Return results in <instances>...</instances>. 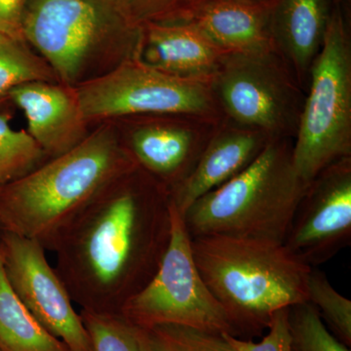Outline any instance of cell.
<instances>
[{
    "instance_id": "obj_1",
    "label": "cell",
    "mask_w": 351,
    "mask_h": 351,
    "mask_svg": "<svg viewBox=\"0 0 351 351\" xmlns=\"http://www.w3.org/2000/svg\"><path fill=\"white\" fill-rule=\"evenodd\" d=\"M124 182L57 239L71 278L89 297L113 295L119 309L156 274L170 239L169 191L140 167Z\"/></svg>"
},
{
    "instance_id": "obj_2",
    "label": "cell",
    "mask_w": 351,
    "mask_h": 351,
    "mask_svg": "<svg viewBox=\"0 0 351 351\" xmlns=\"http://www.w3.org/2000/svg\"><path fill=\"white\" fill-rule=\"evenodd\" d=\"M138 167L110 127L23 176L0 195V216L10 232L56 241L97 195Z\"/></svg>"
},
{
    "instance_id": "obj_3",
    "label": "cell",
    "mask_w": 351,
    "mask_h": 351,
    "mask_svg": "<svg viewBox=\"0 0 351 351\" xmlns=\"http://www.w3.org/2000/svg\"><path fill=\"white\" fill-rule=\"evenodd\" d=\"M196 267L239 338L260 336L280 309L307 302L313 267L284 243L223 235L191 237Z\"/></svg>"
},
{
    "instance_id": "obj_4",
    "label": "cell",
    "mask_w": 351,
    "mask_h": 351,
    "mask_svg": "<svg viewBox=\"0 0 351 351\" xmlns=\"http://www.w3.org/2000/svg\"><path fill=\"white\" fill-rule=\"evenodd\" d=\"M23 38L58 82L77 87L137 57L142 25L117 0H27Z\"/></svg>"
},
{
    "instance_id": "obj_5",
    "label": "cell",
    "mask_w": 351,
    "mask_h": 351,
    "mask_svg": "<svg viewBox=\"0 0 351 351\" xmlns=\"http://www.w3.org/2000/svg\"><path fill=\"white\" fill-rule=\"evenodd\" d=\"M293 143L270 138L246 169L196 200L182 215L191 237L284 243L307 186L294 166Z\"/></svg>"
},
{
    "instance_id": "obj_6",
    "label": "cell",
    "mask_w": 351,
    "mask_h": 351,
    "mask_svg": "<svg viewBox=\"0 0 351 351\" xmlns=\"http://www.w3.org/2000/svg\"><path fill=\"white\" fill-rule=\"evenodd\" d=\"M351 157V40L339 7L311 66L293 161L306 184L321 171Z\"/></svg>"
},
{
    "instance_id": "obj_7",
    "label": "cell",
    "mask_w": 351,
    "mask_h": 351,
    "mask_svg": "<svg viewBox=\"0 0 351 351\" xmlns=\"http://www.w3.org/2000/svg\"><path fill=\"white\" fill-rule=\"evenodd\" d=\"M119 313L138 328L180 325L237 337V330L199 274L184 217L170 199V239L156 274Z\"/></svg>"
},
{
    "instance_id": "obj_8",
    "label": "cell",
    "mask_w": 351,
    "mask_h": 351,
    "mask_svg": "<svg viewBox=\"0 0 351 351\" xmlns=\"http://www.w3.org/2000/svg\"><path fill=\"white\" fill-rule=\"evenodd\" d=\"M210 85L223 119L295 140L306 92L276 50L223 55Z\"/></svg>"
},
{
    "instance_id": "obj_9",
    "label": "cell",
    "mask_w": 351,
    "mask_h": 351,
    "mask_svg": "<svg viewBox=\"0 0 351 351\" xmlns=\"http://www.w3.org/2000/svg\"><path fill=\"white\" fill-rule=\"evenodd\" d=\"M75 90L87 122L154 114L223 119L210 82L168 75L137 57Z\"/></svg>"
},
{
    "instance_id": "obj_10",
    "label": "cell",
    "mask_w": 351,
    "mask_h": 351,
    "mask_svg": "<svg viewBox=\"0 0 351 351\" xmlns=\"http://www.w3.org/2000/svg\"><path fill=\"white\" fill-rule=\"evenodd\" d=\"M7 277L27 311L71 351H92L82 316L68 289L46 258L43 244L9 232L2 248Z\"/></svg>"
},
{
    "instance_id": "obj_11",
    "label": "cell",
    "mask_w": 351,
    "mask_h": 351,
    "mask_svg": "<svg viewBox=\"0 0 351 351\" xmlns=\"http://www.w3.org/2000/svg\"><path fill=\"white\" fill-rule=\"evenodd\" d=\"M351 241V157L324 168L307 184L284 245L316 267Z\"/></svg>"
},
{
    "instance_id": "obj_12",
    "label": "cell",
    "mask_w": 351,
    "mask_h": 351,
    "mask_svg": "<svg viewBox=\"0 0 351 351\" xmlns=\"http://www.w3.org/2000/svg\"><path fill=\"white\" fill-rule=\"evenodd\" d=\"M135 119L128 149L138 167L169 193L195 167L221 120L184 114Z\"/></svg>"
},
{
    "instance_id": "obj_13",
    "label": "cell",
    "mask_w": 351,
    "mask_h": 351,
    "mask_svg": "<svg viewBox=\"0 0 351 351\" xmlns=\"http://www.w3.org/2000/svg\"><path fill=\"white\" fill-rule=\"evenodd\" d=\"M8 98L24 112L27 133L45 156H62L88 136V122L75 87L59 82H29L11 90Z\"/></svg>"
},
{
    "instance_id": "obj_14",
    "label": "cell",
    "mask_w": 351,
    "mask_h": 351,
    "mask_svg": "<svg viewBox=\"0 0 351 351\" xmlns=\"http://www.w3.org/2000/svg\"><path fill=\"white\" fill-rule=\"evenodd\" d=\"M267 134L223 119L191 174L170 193V199L184 214L196 200L246 169L270 140Z\"/></svg>"
},
{
    "instance_id": "obj_15",
    "label": "cell",
    "mask_w": 351,
    "mask_h": 351,
    "mask_svg": "<svg viewBox=\"0 0 351 351\" xmlns=\"http://www.w3.org/2000/svg\"><path fill=\"white\" fill-rule=\"evenodd\" d=\"M225 54L188 23H149L142 25L137 58L168 75L211 82Z\"/></svg>"
},
{
    "instance_id": "obj_16",
    "label": "cell",
    "mask_w": 351,
    "mask_h": 351,
    "mask_svg": "<svg viewBox=\"0 0 351 351\" xmlns=\"http://www.w3.org/2000/svg\"><path fill=\"white\" fill-rule=\"evenodd\" d=\"M332 0H269L274 50L287 63L304 92L311 66L324 43Z\"/></svg>"
},
{
    "instance_id": "obj_17",
    "label": "cell",
    "mask_w": 351,
    "mask_h": 351,
    "mask_svg": "<svg viewBox=\"0 0 351 351\" xmlns=\"http://www.w3.org/2000/svg\"><path fill=\"white\" fill-rule=\"evenodd\" d=\"M186 22L223 53L274 50L269 0H204Z\"/></svg>"
},
{
    "instance_id": "obj_18",
    "label": "cell",
    "mask_w": 351,
    "mask_h": 351,
    "mask_svg": "<svg viewBox=\"0 0 351 351\" xmlns=\"http://www.w3.org/2000/svg\"><path fill=\"white\" fill-rule=\"evenodd\" d=\"M0 351H71L46 331L19 299L7 277L0 250Z\"/></svg>"
},
{
    "instance_id": "obj_19",
    "label": "cell",
    "mask_w": 351,
    "mask_h": 351,
    "mask_svg": "<svg viewBox=\"0 0 351 351\" xmlns=\"http://www.w3.org/2000/svg\"><path fill=\"white\" fill-rule=\"evenodd\" d=\"M34 82H59L49 64L24 39L0 34V100L14 88Z\"/></svg>"
},
{
    "instance_id": "obj_20",
    "label": "cell",
    "mask_w": 351,
    "mask_h": 351,
    "mask_svg": "<svg viewBox=\"0 0 351 351\" xmlns=\"http://www.w3.org/2000/svg\"><path fill=\"white\" fill-rule=\"evenodd\" d=\"M92 351H149L145 330L120 313L85 309L82 314Z\"/></svg>"
},
{
    "instance_id": "obj_21",
    "label": "cell",
    "mask_w": 351,
    "mask_h": 351,
    "mask_svg": "<svg viewBox=\"0 0 351 351\" xmlns=\"http://www.w3.org/2000/svg\"><path fill=\"white\" fill-rule=\"evenodd\" d=\"M45 156L27 132L16 130L9 117L0 114V195L23 176L36 169Z\"/></svg>"
},
{
    "instance_id": "obj_22",
    "label": "cell",
    "mask_w": 351,
    "mask_h": 351,
    "mask_svg": "<svg viewBox=\"0 0 351 351\" xmlns=\"http://www.w3.org/2000/svg\"><path fill=\"white\" fill-rule=\"evenodd\" d=\"M307 302L319 313L328 330L339 341L351 346V302L332 287L325 272L313 267L307 285Z\"/></svg>"
},
{
    "instance_id": "obj_23",
    "label": "cell",
    "mask_w": 351,
    "mask_h": 351,
    "mask_svg": "<svg viewBox=\"0 0 351 351\" xmlns=\"http://www.w3.org/2000/svg\"><path fill=\"white\" fill-rule=\"evenodd\" d=\"M288 324L291 351H350L328 330L309 302L289 307Z\"/></svg>"
},
{
    "instance_id": "obj_24",
    "label": "cell",
    "mask_w": 351,
    "mask_h": 351,
    "mask_svg": "<svg viewBox=\"0 0 351 351\" xmlns=\"http://www.w3.org/2000/svg\"><path fill=\"white\" fill-rule=\"evenodd\" d=\"M149 351H230L221 335L180 325L145 330Z\"/></svg>"
},
{
    "instance_id": "obj_25",
    "label": "cell",
    "mask_w": 351,
    "mask_h": 351,
    "mask_svg": "<svg viewBox=\"0 0 351 351\" xmlns=\"http://www.w3.org/2000/svg\"><path fill=\"white\" fill-rule=\"evenodd\" d=\"M134 23L181 22L204 0H117Z\"/></svg>"
},
{
    "instance_id": "obj_26",
    "label": "cell",
    "mask_w": 351,
    "mask_h": 351,
    "mask_svg": "<svg viewBox=\"0 0 351 351\" xmlns=\"http://www.w3.org/2000/svg\"><path fill=\"white\" fill-rule=\"evenodd\" d=\"M287 308L280 309L272 315L269 332L260 341L237 338L230 334H221L230 351H291V337L289 332Z\"/></svg>"
},
{
    "instance_id": "obj_27",
    "label": "cell",
    "mask_w": 351,
    "mask_h": 351,
    "mask_svg": "<svg viewBox=\"0 0 351 351\" xmlns=\"http://www.w3.org/2000/svg\"><path fill=\"white\" fill-rule=\"evenodd\" d=\"M27 0H0V34L23 38V17Z\"/></svg>"
},
{
    "instance_id": "obj_28",
    "label": "cell",
    "mask_w": 351,
    "mask_h": 351,
    "mask_svg": "<svg viewBox=\"0 0 351 351\" xmlns=\"http://www.w3.org/2000/svg\"><path fill=\"white\" fill-rule=\"evenodd\" d=\"M332 2H335V3H336V4H339V2H341V0H332Z\"/></svg>"
},
{
    "instance_id": "obj_29",
    "label": "cell",
    "mask_w": 351,
    "mask_h": 351,
    "mask_svg": "<svg viewBox=\"0 0 351 351\" xmlns=\"http://www.w3.org/2000/svg\"><path fill=\"white\" fill-rule=\"evenodd\" d=\"M253 1H262V0H253Z\"/></svg>"
}]
</instances>
